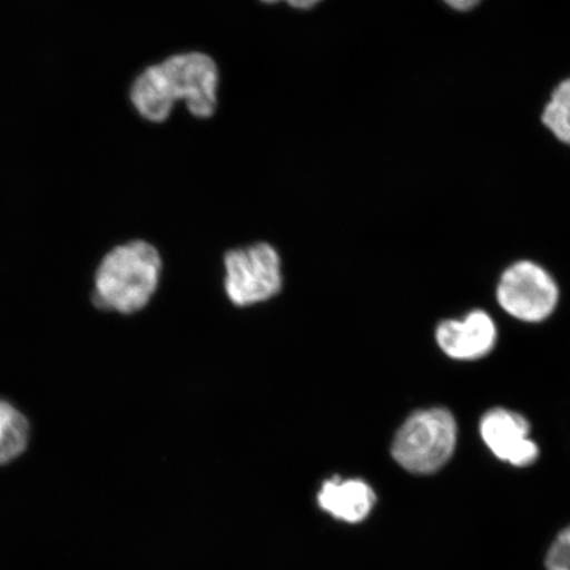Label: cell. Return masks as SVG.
I'll return each mask as SVG.
<instances>
[{"instance_id": "52a82bcc", "label": "cell", "mask_w": 570, "mask_h": 570, "mask_svg": "<svg viewBox=\"0 0 570 570\" xmlns=\"http://www.w3.org/2000/svg\"><path fill=\"white\" fill-rule=\"evenodd\" d=\"M436 338L443 352L454 360H479L495 345L494 321L483 311H474L465 320H448L438 327Z\"/></svg>"}, {"instance_id": "8992f818", "label": "cell", "mask_w": 570, "mask_h": 570, "mask_svg": "<svg viewBox=\"0 0 570 570\" xmlns=\"http://www.w3.org/2000/svg\"><path fill=\"white\" fill-rule=\"evenodd\" d=\"M481 436L499 460L514 466H529L539 458V448L530 439V424L508 410H491L481 422Z\"/></svg>"}, {"instance_id": "30bf717a", "label": "cell", "mask_w": 570, "mask_h": 570, "mask_svg": "<svg viewBox=\"0 0 570 570\" xmlns=\"http://www.w3.org/2000/svg\"><path fill=\"white\" fill-rule=\"evenodd\" d=\"M30 440V424L11 404L0 401V465L19 458Z\"/></svg>"}, {"instance_id": "7a4b0ae2", "label": "cell", "mask_w": 570, "mask_h": 570, "mask_svg": "<svg viewBox=\"0 0 570 570\" xmlns=\"http://www.w3.org/2000/svg\"><path fill=\"white\" fill-rule=\"evenodd\" d=\"M160 271V254L148 242L137 239L117 246L97 271L92 301L105 311L138 312L155 294Z\"/></svg>"}, {"instance_id": "9c48e42d", "label": "cell", "mask_w": 570, "mask_h": 570, "mask_svg": "<svg viewBox=\"0 0 570 570\" xmlns=\"http://www.w3.org/2000/svg\"><path fill=\"white\" fill-rule=\"evenodd\" d=\"M540 124L559 145L570 148V76L551 91L541 110Z\"/></svg>"}, {"instance_id": "3957f363", "label": "cell", "mask_w": 570, "mask_h": 570, "mask_svg": "<svg viewBox=\"0 0 570 570\" xmlns=\"http://www.w3.org/2000/svg\"><path fill=\"white\" fill-rule=\"evenodd\" d=\"M458 441V425L444 409L419 411L399 430L392 455L405 470L431 474L452 458Z\"/></svg>"}, {"instance_id": "7c38bea8", "label": "cell", "mask_w": 570, "mask_h": 570, "mask_svg": "<svg viewBox=\"0 0 570 570\" xmlns=\"http://www.w3.org/2000/svg\"><path fill=\"white\" fill-rule=\"evenodd\" d=\"M259 3L265 6H285L294 11H312L323 4L325 0H258Z\"/></svg>"}, {"instance_id": "5b68a950", "label": "cell", "mask_w": 570, "mask_h": 570, "mask_svg": "<svg viewBox=\"0 0 570 570\" xmlns=\"http://www.w3.org/2000/svg\"><path fill=\"white\" fill-rule=\"evenodd\" d=\"M559 289L550 274L531 262H519L502 276L498 302L519 320L538 323L551 315L558 304Z\"/></svg>"}, {"instance_id": "6da1fadb", "label": "cell", "mask_w": 570, "mask_h": 570, "mask_svg": "<svg viewBox=\"0 0 570 570\" xmlns=\"http://www.w3.org/2000/svg\"><path fill=\"white\" fill-rule=\"evenodd\" d=\"M220 73L212 56L198 51L164 57L138 70L128 88V101L141 122L163 126L184 106L198 120L218 109Z\"/></svg>"}, {"instance_id": "ba28073f", "label": "cell", "mask_w": 570, "mask_h": 570, "mask_svg": "<svg viewBox=\"0 0 570 570\" xmlns=\"http://www.w3.org/2000/svg\"><path fill=\"white\" fill-rule=\"evenodd\" d=\"M376 501L374 491L361 480H341L333 476L324 482L318 493L321 509L347 523L367 518Z\"/></svg>"}, {"instance_id": "277c9868", "label": "cell", "mask_w": 570, "mask_h": 570, "mask_svg": "<svg viewBox=\"0 0 570 570\" xmlns=\"http://www.w3.org/2000/svg\"><path fill=\"white\" fill-rule=\"evenodd\" d=\"M225 265L226 292L235 305L266 302L282 288L281 256L267 242L232 249Z\"/></svg>"}, {"instance_id": "8fae6325", "label": "cell", "mask_w": 570, "mask_h": 570, "mask_svg": "<svg viewBox=\"0 0 570 570\" xmlns=\"http://www.w3.org/2000/svg\"><path fill=\"white\" fill-rule=\"evenodd\" d=\"M546 567L547 570H570V525L553 541Z\"/></svg>"}]
</instances>
